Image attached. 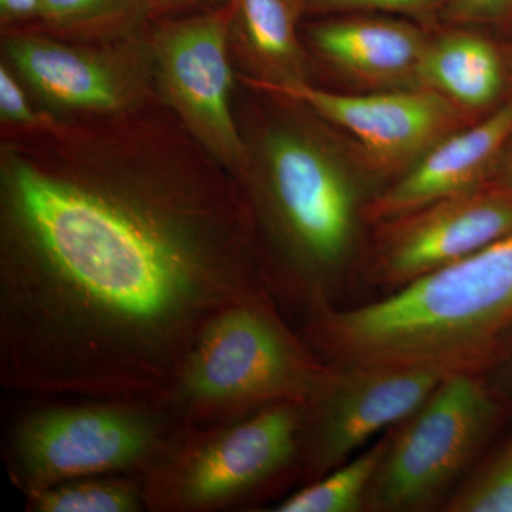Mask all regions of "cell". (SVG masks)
Returning a JSON list of instances; mask_svg holds the SVG:
<instances>
[{"instance_id":"obj_1","label":"cell","mask_w":512,"mask_h":512,"mask_svg":"<svg viewBox=\"0 0 512 512\" xmlns=\"http://www.w3.org/2000/svg\"><path fill=\"white\" fill-rule=\"evenodd\" d=\"M266 292L244 191L160 100L2 130L5 389L163 402L208 323Z\"/></svg>"},{"instance_id":"obj_2","label":"cell","mask_w":512,"mask_h":512,"mask_svg":"<svg viewBox=\"0 0 512 512\" xmlns=\"http://www.w3.org/2000/svg\"><path fill=\"white\" fill-rule=\"evenodd\" d=\"M299 109L241 130L247 160L237 183L254 217L268 288L309 315L333 306L366 205L346 161Z\"/></svg>"},{"instance_id":"obj_3","label":"cell","mask_w":512,"mask_h":512,"mask_svg":"<svg viewBox=\"0 0 512 512\" xmlns=\"http://www.w3.org/2000/svg\"><path fill=\"white\" fill-rule=\"evenodd\" d=\"M512 328V231L379 301L309 313L301 338L329 365L478 372Z\"/></svg>"},{"instance_id":"obj_4","label":"cell","mask_w":512,"mask_h":512,"mask_svg":"<svg viewBox=\"0 0 512 512\" xmlns=\"http://www.w3.org/2000/svg\"><path fill=\"white\" fill-rule=\"evenodd\" d=\"M329 372L266 292L208 323L161 403L181 426H215L272 404H306Z\"/></svg>"},{"instance_id":"obj_5","label":"cell","mask_w":512,"mask_h":512,"mask_svg":"<svg viewBox=\"0 0 512 512\" xmlns=\"http://www.w3.org/2000/svg\"><path fill=\"white\" fill-rule=\"evenodd\" d=\"M305 404L278 403L215 426H180L144 471L147 511L214 512L301 476Z\"/></svg>"},{"instance_id":"obj_6","label":"cell","mask_w":512,"mask_h":512,"mask_svg":"<svg viewBox=\"0 0 512 512\" xmlns=\"http://www.w3.org/2000/svg\"><path fill=\"white\" fill-rule=\"evenodd\" d=\"M511 417L481 373H450L387 434L365 511L444 507Z\"/></svg>"},{"instance_id":"obj_7","label":"cell","mask_w":512,"mask_h":512,"mask_svg":"<svg viewBox=\"0 0 512 512\" xmlns=\"http://www.w3.org/2000/svg\"><path fill=\"white\" fill-rule=\"evenodd\" d=\"M180 426L164 403L148 400L45 407L13 427L6 464L25 494L77 478L143 476Z\"/></svg>"},{"instance_id":"obj_8","label":"cell","mask_w":512,"mask_h":512,"mask_svg":"<svg viewBox=\"0 0 512 512\" xmlns=\"http://www.w3.org/2000/svg\"><path fill=\"white\" fill-rule=\"evenodd\" d=\"M148 29L127 39L94 43L42 30H8L2 32V62L40 109L57 119L126 116L158 99Z\"/></svg>"},{"instance_id":"obj_9","label":"cell","mask_w":512,"mask_h":512,"mask_svg":"<svg viewBox=\"0 0 512 512\" xmlns=\"http://www.w3.org/2000/svg\"><path fill=\"white\" fill-rule=\"evenodd\" d=\"M234 2L154 20L148 29L158 100L235 180L247 146L234 109Z\"/></svg>"},{"instance_id":"obj_10","label":"cell","mask_w":512,"mask_h":512,"mask_svg":"<svg viewBox=\"0 0 512 512\" xmlns=\"http://www.w3.org/2000/svg\"><path fill=\"white\" fill-rule=\"evenodd\" d=\"M447 375L433 367L330 365L305 404L303 484L342 466L377 433L397 426Z\"/></svg>"},{"instance_id":"obj_11","label":"cell","mask_w":512,"mask_h":512,"mask_svg":"<svg viewBox=\"0 0 512 512\" xmlns=\"http://www.w3.org/2000/svg\"><path fill=\"white\" fill-rule=\"evenodd\" d=\"M511 231L512 188L490 181L380 224L370 279L392 293Z\"/></svg>"},{"instance_id":"obj_12","label":"cell","mask_w":512,"mask_h":512,"mask_svg":"<svg viewBox=\"0 0 512 512\" xmlns=\"http://www.w3.org/2000/svg\"><path fill=\"white\" fill-rule=\"evenodd\" d=\"M301 104L355 138L372 167L404 173L441 138L464 127L468 114L433 90L340 94L311 83L249 87Z\"/></svg>"},{"instance_id":"obj_13","label":"cell","mask_w":512,"mask_h":512,"mask_svg":"<svg viewBox=\"0 0 512 512\" xmlns=\"http://www.w3.org/2000/svg\"><path fill=\"white\" fill-rule=\"evenodd\" d=\"M512 141V97L500 109L441 138L365 208L383 224L493 180Z\"/></svg>"},{"instance_id":"obj_14","label":"cell","mask_w":512,"mask_h":512,"mask_svg":"<svg viewBox=\"0 0 512 512\" xmlns=\"http://www.w3.org/2000/svg\"><path fill=\"white\" fill-rule=\"evenodd\" d=\"M430 37L404 19L352 13L313 23L315 55L350 80L380 90L417 89Z\"/></svg>"},{"instance_id":"obj_15","label":"cell","mask_w":512,"mask_h":512,"mask_svg":"<svg viewBox=\"0 0 512 512\" xmlns=\"http://www.w3.org/2000/svg\"><path fill=\"white\" fill-rule=\"evenodd\" d=\"M419 86L446 97L468 116H488L512 97V46L473 29L450 30L430 39Z\"/></svg>"},{"instance_id":"obj_16","label":"cell","mask_w":512,"mask_h":512,"mask_svg":"<svg viewBox=\"0 0 512 512\" xmlns=\"http://www.w3.org/2000/svg\"><path fill=\"white\" fill-rule=\"evenodd\" d=\"M231 52L248 73V87L309 83V62L299 37L298 0H232Z\"/></svg>"},{"instance_id":"obj_17","label":"cell","mask_w":512,"mask_h":512,"mask_svg":"<svg viewBox=\"0 0 512 512\" xmlns=\"http://www.w3.org/2000/svg\"><path fill=\"white\" fill-rule=\"evenodd\" d=\"M39 30L74 42L140 35L154 22L146 0H40Z\"/></svg>"},{"instance_id":"obj_18","label":"cell","mask_w":512,"mask_h":512,"mask_svg":"<svg viewBox=\"0 0 512 512\" xmlns=\"http://www.w3.org/2000/svg\"><path fill=\"white\" fill-rule=\"evenodd\" d=\"M387 434L363 453L306 484L272 511L356 512L365 511L366 497L386 448Z\"/></svg>"},{"instance_id":"obj_19","label":"cell","mask_w":512,"mask_h":512,"mask_svg":"<svg viewBox=\"0 0 512 512\" xmlns=\"http://www.w3.org/2000/svg\"><path fill=\"white\" fill-rule=\"evenodd\" d=\"M35 512H137L146 510L141 476L77 478L26 494Z\"/></svg>"},{"instance_id":"obj_20","label":"cell","mask_w":512,"mask_h":512,"mask_svg":"<svg viewBox=\"0 0 512 512\" xmlns=\"http://www.w3.org/2000/svg\"><path fill=\"white\" fill-rule=\"evenodd\" d=\"M444 511L512 512V433L474 467Z\"/></svg>"},{"instance_id":"obj_21","label":"cell","mask_w":512,"mask_h":512,"mask_svg":"<svg viewBox=\"0 0 512 512\" xmlns=\"http://www.w3.org/2000/svg\"><path fill=\"white\" fill-rule=\"evenodd\" d=\"M303 13L333 15V13L383 12L407 16L414 20H429L443 15L450 0H298Z\"/></svg>"},{"instance_id":"obj_22","label":"cell","mask_w":512,"mask_h":512,"mask_svg":"<svg viewBox=\"0 0 512 512\" xmlns=\"http://www.w3.org/2000/svg\"><path fill=\"white\" fill-rule=\"evenodd\" d=\"M30 94L6 63H0V123L2 130H37L57 117L30 101Z\"/></svg>"},{"instance_id":"obj_23","label":"cell","mask_w":512,"mask_h":512,"mask_svg":"<svg viewBox=\"0 0 512 512\" xmlns=\"http://www.w3.org/2000/svg\"><path fill=\"white\" fill-rule=\"evenodd\" d=\"M443 18L454 25L512 30V0H450Z\"/></svg>"},{"instance_id":"obj_24","label":"cell","mask_w":512,"mask_h":512,"mask_svg":"<svg viewBox=\"0 0 512 512\" xmlns=\"http://www.w3.org/2000/svg\"><path fill=\"white\" fill-rule=\"evenodd\" d=\"M481 375L498 396L512 404V328L501 340L493 360Z\"/></svg>"},{"instance_id":"obj_25","label":"cell","mask_w":512,"mask_h":512,"mask_svg":"<svg viewBox=\"0 0 512 512\" xmlns=\"http://www.w3.org/2000/svg\"><path fill=\"white\" fill-rule=\"evenodd\" d=\"M42 22L40 0H0V29L39 30Z\"/></svg>"},{"instance_id":"obj_26","label":"cell","mask_w":512,"mask_h":512,"mask_svg":"<svg viewBox=\"0 0 512 512\" xmlns=\"http://www.w3.org/2000/svg\"><path fill=\"white\" fill-rule=\"evenodd\" d=\"M229 0H146L154 20L188 15L224 5Z\"/></svg>"},{"instance_id":"obj_27","label":"cell","mask_w":512,"mask_h":512,"mask_svg":"<svg viewBox=\"0 0 512 512\" xmlns=\"http://www.w3.org/2000/svg\"><path fill=\"white\" fill-rule=\"evenodd\" d=\"M491 181L512 188V141L507 150H505L504 156L501 157Z\"/></svg>"}]
</instances>
